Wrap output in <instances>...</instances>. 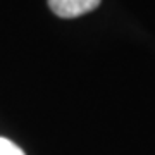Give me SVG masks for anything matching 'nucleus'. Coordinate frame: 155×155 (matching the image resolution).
<instances>
[{"label": "nucleus", "instance_id": "obj_1", "mask_svg": "<svg viewBox=\"0 0 155 155\" xmlns=\"http://www.w3.org/2000/svg\"><path fill=\"white\" fill-rule=\"evenodd\" d=\"M100 2L102 0H48V7L55 16L71 19L95 11Z\"/></svg>", "mask_w": 155, "mask_h": 155}, {"label": "nucleus", "instance_id": "obj_2", "mask_svg": "<svg viewBox=\"0 0 155 155\" xmlns=\"http://www.w3.org/2000/svg\"><path fill=\"white\" fill-rule=\"evenodd\" d=\"M0 155H24V152L11 140L0 136Z\"/></svg>", "mask_w": 155, "mask_h": 155}]
</instances>
